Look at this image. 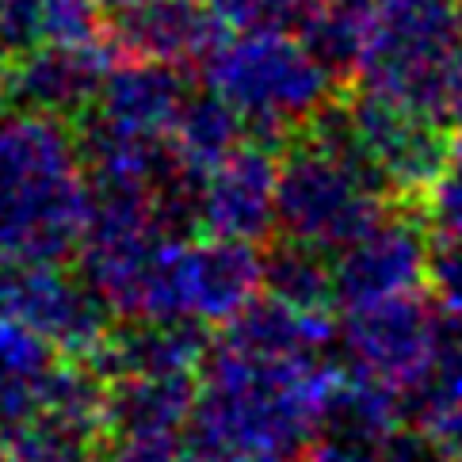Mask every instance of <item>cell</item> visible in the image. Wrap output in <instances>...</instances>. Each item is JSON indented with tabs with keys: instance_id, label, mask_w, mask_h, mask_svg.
<instances>
[{
	"instance_id": "1",
	"label": "cell",
	"mask_w": 462,
	"mask_h": 462,
	"mask_svg": "<svg viewBox=\"0 0 462 462\" xmlns=\"http://www.w3.org/2000/svg\"><path fill=\"white\" fill-rule=\"evenodd\" d=\"M199 374L188 451L195 462H256L306 448L344 367L328 356H268L218 340Z\"/></svg>"
},
{
	"instance_id": "2",
	"label": "cell",
	"mask_w": 462,
	"mask_h": 462,
	"mask_svg": "<svg viewBox=\"0 0 462 462\" xmlns=\"http://www.w3.org/2000/svg\"><path fill=\"white\" fill-rule=\"evenodd\" d=\"M92 203L77 130L39 111L0 115V263H61Z\"/></svg>"
},
{
	"instance_id": "3",
	"label": "cell",
	"mask_w": 462,
	"mask_h": 462,
	"mask_svg": "<svg viewBox=\"0 0 462 462\" xmlns=\"http://www.w3.org/2000/svg\"><path fill=\"white\" fill-rule=\"evenodd\" d=\"M398 199L356 142L344 104H328L279 150L275 226L283 237L337 253Z\"/></svg>"
},
{
	"instance_id": "4",
	"label": "cell",
	"mask_w": 462,
	"mask_h": 462,
	"mask_svg": "<svg viewBox=\"0 0 462 462\" xmlns=\"http://www.w3.org/2000/svg\"><path fill=\"white\" fill-rule=\"evenodd\" d=\"M214 96L234 107L249 134L287 142L333 104L337 77L294 31L222 35L199 61Z\"/></svg>"
},
{
	"instance_id": "5",
	"label": "cell",
	"mask_w": 462,
	"mask_h": 462,
	"mask_svg": "<svg viewBox=\"0 0 462 462\" xmlns=\"http://www.w3.org/2000/svg\"><path fill=\"white\" fill-rule=\"evenodd\" d=\"M260 294V253L229 237H161L142 268L130 318L226 325Z\"/></svg>"
},
{
	"instance_id": "6",
	"label": "cell",
	"mask_w": 462,
	"mask_h": 462,
	"mask_svg": "<svg viewBox=\"0 0 462 462\" xmlns=\"http://www.w3.org/2000/svg\"><path fill=\"white\" fill-rule=\"evenodd\" d=\"M458 35V0H374L356 61L359 88L390 96L439 119L443 77H448Z\"/></svg>"
},
{
	"instance_id": "7",
	"label": "cell",
	"mask_w": 462,
	"mask_h": 462,
	"mask_svg": "<svg viewBox=\"0 0 462 462\" xmlns=\"http://www.w3.org/2000/svg\"><path fill=\"white\" fill-rule=\"evenodd\" d=\"M344 115H348L356 142L371 157L378 176L386 180L393 199L424 207L428 188L436 184L443 161H448L451 134L443 130V123L436 115L398 104L371 88H359L344 104Z\"/></svg>"
},
{
	"instance_id": "8",
	"label": "cell",
	"mask_w": 462,
	"mask_h": 462,
	"mask_svg": "<svg viewBox=\"0 0 462 462\" xmlns=\"http://www.w3.org/2000/svg\"><path fill=\"white\" fill-rule=\"evenodd\" d=\"M436 321L439 310L424 299V291H417L402 294V299L344 310L337 344L344 348L348 371L409 398L424 383L428 363H432Z\"/></svg>"
},
{
	"instance_id": "9",
	"label": "cell",
	"mask_w": 462,
	"mask_h": 462,
	"mask_svg": "<svg viewBox=\"0 0 462 462\" xmlns=\"http://www.w3.org/2000/svg\"><path fill=\"white\" fill-rule=\"evenodd\" d=\"M0 310L65 359L88 363L111 333V310L85 279L61 272V263H0Z\"/></svg>"
},
{
	"instance_id": "10",
	"label": "cell",
	"mask_w": 462,
	"mask_h": 462,
	"mask_svg": "<svg viewBox=\"0 0 462 462\" xmlns=\"http://www.w3.org/2000/svg\"><path fill=\"white\" fill-rule=\"evenodd\" d=\"M337 306L356 310L428 287V222L412 203L390 207L371 229L333 253Z\"/></svg>"
},
{
	"instance_id": "11",
	"label": "cell",
	"mask_w": 462,
	"mask_h": 462,
	"mask_svg": "<svg viewBox=\"0 0 462 462\" xmlns=\"http://www.w3.org/2000/svg\"><path fill=\"white\" fill-rule=\"evenodd\" d=\"M275 142L249 134L229 157L195 180V229L229 241H263L275 229Z\"/></svg>"
},
{
	"instance_id": "12",
	"label": "cell",
	"mask_w": 462,
	"mask_h": 462,
	"mask_svg": "<svg viewBox=\"0 0 462 462\" xmlns=\"http://www.w3.org/2000/svg\"><path fill=\"white\" fill-rule=\"evenodd\" d=\"M115 61V46L100 39L85 42H39L12 54L8 85L12 104L23 111L54 115L65 123H80L96 104L104 77Z\"/></svg>"
},
{
	"instance_id": "13",
	"label": "cell",
	"mask_w": 462,
	"mask_h": 462,
	"mask_svg": "<svg viewBox=\"0 0 462 462\" xmlns=\"http://www.w3.org/2000/svg\"><path fill=\"white\" fill-rule=\"evenodd\" d=\"M226 23L203 0H130L107 12V42L115 54L169 65H199Z\"/></svg>"
},
{
	"instance_id": "14",
	"label": "cell",
	"mask_w": 462,
	"mask_h": 462,
	"mask_svg": "<svg viewBox=\"0 0 462 462\" xmlns=\"http://www.w3.org/2000/svg\"><path fill=\"white\" fill-rule=\"evenodd\" d=\"M188 96L191 85L180 65L123 54V61H111L88 115L111 130H123V134L169 138Z\"/></svg>"
},
{
	"instance_id": "15",
	"label": "cell",
	"mask_w": 462,
	"mask_h": 462,
	"mask_svg": "<svg viewBox=\"0 0 462 462\" xmlns=\"http://www.w3.org/2000/svg\"><path fill=\"white\" fill-rule=\"evenodd\" d=\"M210 352L207 325L195 321H145L126 318L111 328L88 367L107 383L119 374H199Z\"/></svg>"
},
{
	"instance_id": "16",
	"label": "cell",
	"mask_w": 462,
	"mask_h": 462,
	"mask_svg": "<svg viewBox=\"0 0 462 462\" xmlns=\"http://www.w3.org/2000/svg\"><path fill=\"white\" fill-rule=\"evenodd\" d=\"M199 374H119L104 383L107 436H180L188 428Z\"/></svg>"
},
{
	"instance_id": "17",
	"label": "cell",
	"mask_w": 462,
	"mask_h": 462,
	"mask_svg": "<svg viewBox=\"0 0 462 462\" xmlns=\"http://www.w3.org/2000/svg\"><path fill=\"white\" fill-rule=\"evenodd\" d=\"M340 337V325L328 310H302L279 302L272 294H256L234 321H226L222 340L237 348L268 352V356H328Z\"/></svg>"
},
{
	"instance_id": "18",
	"label": "cell",
	"mask_w": 462,
	"mask_h": 462,
	"mask_svg": "<svg viewBox=\"0 0 462 462\" xmlns=\"http://www.w3.org/2000/svg\"><path fill=\"white\" fill-rule=\"evenodd\" d=\"M245 138H249L245 119L222 100V96H214L210 88L191 92L184 100V107H180V115H176L172 130H169L172 157L191 180L210 172L214 164L234 153Z\"/></svg>"
},
{
	"instance_id": "19",
	"label": "cell",
	"mask_w": 462,
	"mask_h": 462,
	"mask_svg": "<svg viewBox=\"0 0 462 462\" xmlns=\"http://www.w3.org/2000/svg\"><path fill=\"white\" fill-rule=\"evenodd\" d=\"M61 356L35 328L0 310V424H20L39 412L46 374Z\"/></svg>"
},
{
	"instance_id": "20",
	"label": "cell",
	"mask_w": 462,
	"mask_h": 462,
	"mask_svg": "<svg viewBox=\"0 0 462 462\" xmlns=\"http://www.w3.org/2000/svg\"><path fill=\"white\" fill-rule=\"evenodd\" d=\"M96 0H0V51L20 54L39 42L100 39Z\"/></svg>"
},
{
	"instance_id": "21",
	"label": "cell",
	"mask_w": 462,
	"mask_h": 462,
	"mask_svg": "<svg viewBox=\"0 0 462 462\" xmlns=\"http://www.w3.org/2000/svg\"><path fill=\"white\" fill-rule=\"evenodd\" d=\"M260 287L279 302L302 310H333V253L283 237L268 256H260Z\"/></svg>"
},
{
	"instance_id": "22",
	"label": "cell",
	"mask_w": 462,
	"mask_h": 462,
	"mask_svg": "<svg viewBox=\"0 0 462 462\" xmlns=\"http://www.w3.org/2000/svg\"><path fill=\"white\" fill-rule=\"evenodd\" d=\"M0 462H104L100 439L51 420L0 424Z\"/></svg>"
},
{
	"instance_id": "23",
	"label": "cell",
	"mask_w": 462,
	"mask_h": 462,
	"mask_svg": "<svg viewBox=\"0 0 462 462\" xmlns=\"http://www.w3.org/2000/svg\"><path fill=\"white\" fill-rule=\"evenodd\" d=\"M455 402H462V313L439 310L432 363H428L424 383L405 398V412H412V420H420Z\"/></svg>"
},
{
	"instance_id": "24",
	"label": "cell",
	"mask_w": 462,
	"mask_h": 462,
	"mask_svg": "<svg viewBox=\"0 0 462 462\" xmlns=\"http://www.w3.org/2000/svg\"><path fill=\"white\" fill-rule=\"evenodd\" d=\"M424 222L432 234H448V229H462V126L448 142V161L436 184L424 195Z\"/></svg>"
},
{
	"instance_id": "25",
	"label": "cell",
	"mask_w": 462,
	"mask_h": 462,
	"mask_svg": "<svg viewBox=\"0 0 462 462\" xmlns=\"http://www.w3.org/2000/svg\"><path fill=\"white\" fill-rule=\"evenodd\" d=\"M428 291L439 310L462 313V229H428Z\"/></svg>"
},
{
	"instance_id": "26",
	"label": "cell",
	"mask_w": 462,
	"mask_h": 462,
	"mask_svg": "<svg viewBox=\"0 0 462 462\" xmlns=\"http://www.w3.org/2000/svg\"><path fill=\"white\" fill-rule=\"evenodd\" d=\"M104 462H195L180 436H130L111 448Z\"/></svg>"
},
{
	"instance_id": "27",
	"label": "cell",
	"mask_w": 462,
	"mask_h": 462,
	"mask_svg": "<svg viewBox=\"0 0 462 462\" xmlns=\"http://www.w3.org/2000/svg\"><path fill=\"white\" fill-rule=\"evenodd\" d=\"M417 432L432 443L443 462H462V402L443 405L417 420Z\"/></svg>"
},
{
	"instance_id": "28",
	"label": "cell",
	"mask_w": 462,
	"mask_h": 462,
	"mask_svg": "<svg viewBox=\"0 0 462 462\" xmlns=\"http://www.w3.org/2000/svg\"><path fill=\"white\" fill-rule=\"evenodd\" d=\"M439 119L451 123V126H462V35H458V46H455V54H451L448 77H443V107H439Z\"/></svg>"
},
{
	"instance_id": "29",
	"label": "cell",
	"mask_w": 462,
	"mask_h": 462,
	"mask_svg": "<svg viewBox=\"0 0 462 462\" xmlns=\"http://www.w3.org/2000/svg\"><path fill=\"white\" fill-rule=\"evenodd\" d=\"M12 107V85H8V61L0 58V115Z\"/></svg>"
},
{
	"instance_id": "30",
	"label": "cell",
	"mask_w": 462,
	"mask_h": 462,
	"mask_svg": "<svg viewBox=\"0 0 462 462\" xmlns=\"http://www.w3.org/2000/svg\"><path fill=\"white\" fill-rule=\"evenodd\" d=\"M96 5H100V12H115V8L130 5V0H96Z\"/></svg>"
},
{
	"instance_id": "31",
	"label": "cell",
	"mask_w": 462,
	"mask_h": 462,
	"mask_svg": "<svg viewBox=\"0 0 462 462\" xmlns=\"http://www.w3.org/2000/svg\"><path fill=\"white\" fill-rule=\"evenodd\" d=\"M256 462H291V458H256Z\"/></svg>"
},
{
	"instance_id": "32",
	"label": "cell",
	"mask_w": 462,
	"mask_h": 462,
	"mask_svg": "<svg viewBox=\"0 0 462 462\" xmlns=\"http://www.w3.org/2000/svg\"><path fill=\"white\" fill-rule=\"evenodd\" d=\"M458 5H462V0H458Z\"/></svg>"
}]
</instances>
